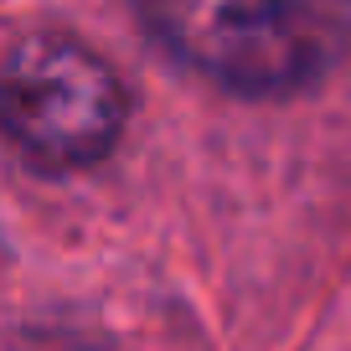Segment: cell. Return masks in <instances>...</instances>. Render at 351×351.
Returning a JSON list of instances; mask_svg holds the SVG:
<instances>
[{
  "label": "cell",
  "mask_w": 351,
  "mask_h": 351,
  "mask_svg": "<svg viewBox=\"0 0 351 351\" xmlns=\"http://www.w3.org/2000/svg\"><path fill=\"white\" fill-rule=\"evenodd\" d=\"M140 21L232 93H300L351 42V0H134Z\"/></svg>",
  "instance_id": "cell-1"
},
{
  "label": "cell",
  "mask_w": 351,
  "mask_h": 351,
  "mask_svg": "<svg viewBox=\"0 0 351 351\" xmlns=\"http://www.w3.org/2000/svg\"><path fill=\"white\" fill-rule=\"evenodd\" d=\"M124 88L93 52L62 36H26L5 62V134L36 171H77L114 150Z\"/></svg>",
  "instance_id": "cell-2"
}]
</instances>
